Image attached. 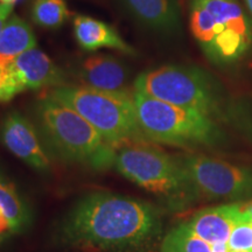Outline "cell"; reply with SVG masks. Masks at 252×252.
<instances>
[{"label":"cell","mask_w":252,"mask_h":252,"mask_svg":"<svg viewBox=\"0 0 252 252\" xmlns=\"http://www.w3.org/2000/svg\"><path fill=\"white\" fill-rule=\"evenodd\" d=\"M160 215L145 201L112 193L83 197L62 223L63 242L106 252H132L159 235Z\"/></svg>","instance_id":"cell-1"},{"label":"cell","mask_w":252,"mask_h":252,"mask_svg":"<svg viewBox=\"0 0 252 252\" xmlns=\"http://www.w3.org/2000/svg\"><path fill=\"white\" fill-rule=\"evenodd\" d=\"M111 166L127 180L159 196L173 210L186 209L197 197L179 159L151 141L118 147Z\"/></svg>","instance_id":"cell-2"},{"label":"cell","mask_w":252,"mask_h":252,"mask_svg":"<svg viewBox=\"0 0 252 252\" xmlns=\"http://www.w3.org/2000/svg\"><path fill=\"white\" fill-rule=\"evenodd\" d=\"M189 27L210 62L231 64L252 47V24L237 0H190Z\"/></svg>","instance_id":"cell-3"},{"label":"cell","mask_w":252,"mask_h":252,"mask_svg":"<svg viewBox=\"0 0 252 252\" xmlns=\"http://www.w3.org/2000/svg\"><path fill=\"white\" fill-rule=\"evenodd\" d=\"M46 96L75 110L116 150L126 144L147 141L138 124L132 93L65 84Z\"/></svg>","instance_id":"cell-4"},{"label":"cell","mask_w":252,"mask_h":252,"mask_svg":"<svg viewBox=\"0 0 252 252\" xmlns=\"http://www.w3.org/2000/svg\"><path fill=\"white\" fill-rule=\"evenodd\" d=\"M35 117L46 144L62 159L94 168L112 165L115 147L75 110L45 96L36 104Z\"/></svg>","instance_id":"cell-5"},{"label":"cell","mask_w":252,"mask_h":252,"mask_svg":"<svg viewBox=\"0 0 252 252\" xmlns=\"http://www.w3.org/2000/svg\"><path fill=\"white\" fill-rule=\"evenodd\" d=\"M138 124L151 143L180 147L212 146L220 139L213 118L132 91Z\"/></svg>","instance_id":"cell-6"},{"label":"cell","mask_w":252,"mask_h":252,"mask_svg":"<svg viewBox=\"0 0 252 252\" xmlns=\"http://www.w3.org/2000/svg\"><path fill=\"white\" fill-rule=\"evenodd\" d=\"M133 90L213 118L220 113V94L209 75L189 65L167 64L135 78Z\"/></svg>","instance_id":"cell-7"},{"label":"cell","mask_w":252,"mask_h":252,"mask_svg":"<svg viewBox=\"0 0 252 252\" xmlns=\"http://www.w3.org/2000/svg\"><path fill=\"white\" fill-rule=\"evenodd\" d=\"M197 196L207 200H243L252 195V171L204 154L179 158Z\"/></svg>","instance_id":"cell-8"},{"label":"cell","mask_w":252,"mask_h":252,"mask_svg":"<svg viewBox=\"0 0 252 252\" xmlns=\"http://www.w3.org/2000/svg\"><path fill=\"white\" fill-rule=\"evenodd\" d=\"M0 141L9 152L37 171L50 167L49 158L40 143L36 127L18 111L6 115L0 125Z\"/></svg>","instance_id":"cell-9"},{"label":"cell","mask_w":252,"mask_h":252,"mask_svg":"<svg viewBox=\"0 0 252 252\" xmlns=\"http://www.w3.org/2000/svg\"><path fill=\"white\" fill-rule=\"evenodd\" d=\"M23 91L65 86V74L39 48H32L14 60L7 68Z\"/></svg>","instance_id":"cell-10"},{"label":"cell","mask_w":252,"mask_h":252,"mask_svg":"<svg viewBox=\"0 0 252 252\" xmlns=\"http://www.w3.org/2000/svg\"><path fill=\"white\" fill-rule=\"evenodd\" d=\"M130 75V68L124 61L109 54L88 56L80 63L77 70L82 86L113 93L127 91Z\"/></svg>","instance_id":"cell-11"},{"label":"cell","mask_w":252,"mask_h":252,"mask_svg":"<svg viewBox=\"0 0 252 252\" xmlns=\"http://www.w3.org/2000/svg\"><path fill=\"white\" fill-rule=\"evenodd\" d=\"M245 212V203L223 204L200 210L187 225L209 244L228 243L231 231Z\"/></svg>","instance_id":"cell-12"},{"label":"cell","mask_w":252,"mask_h":252,"mask_svg":"<svg viewBox=\"0 0 252 252\" xmlns=\"http://www.w3.org/2000/svg\"><path fill=\"white\" fill-rule=\"evenodd\" d=\"M140 24L159 33H175L180 28L178 0H121Z\"/></svg>","instance_id":"cell-13"},{"label":"cell","mask_w":252,"mask_h":252,"mask_svg":"<svg viewBox=\"0 0 252 252\" xmlns=\"http://www.w3.org/2000/svg\"><path fill=\"white\" fill-rule=\"evenodd\" d=\"M74 34L81 48L87 52L110 48L124 53L126 55H135V50L127 42H125L115 28L88 15L75 17Z\"/></svg>","instance_id":"cell-14"},{"label":"cell","mask_w":252,"mask_h":252,"mask_svg":"<svg viewBox=\"0 0 252 252\" xmlns=\"http://www.w3.org/2000/svg\"><path fill=\"white\" fill-rule=\"evenodd\" d=\"M35 47L32 27L19 15H11L0 33V69L6 70L15 59Z\"/></svg>","instance_id":"cell-15"},{"label":"cell","mask_w":252,"mask_h":252,"mask_svg":"<svg viewBox=\"0 0 252 252\" xmlns=\"http://www.w3.org/2000/svg\"><path fill=\"white\" fill-rule=\"evenodd\" d=\"M0 208L8 220L12 234L20 232L31 223L30 210L17 189L0 178Z\"/></svg>","instance_id":"cell-16"},{"label":"cell","mask_w":252,"mask_h":252,"mask_svg":"<svg viewBox=\"0 0 252 252\" xmlns=\"http://www.w3.org/2000/svg\"><path fill=\"white\" fill-rule=\"evenodd\" d=\"M160 252H213V248L185 222L165 236Z\"/></svg>","instance_id":"cell-17"},{"label":"cell","mask_w":252,"mask_h":252,"mask_svg":"<svg viewBox=\"0 0 252 252\" xmlns=\"http://www.w3.org/2000/svg\"><path fill=\"white\" fill-rule=\"evenodd\" d=\"M69 17L70 13L64 0H35L32 7V19L42 28L61 27Z\"/></svg>","instance_id":"cell-18"},{"label":"cell","mask_w":252,"mask_h":252,"mask_svg":"<svg viewBox=\"0 0 252 252\" xmlns=\"http://www.w3.org/2000/svg\"><path fill=\"white\" fill-rule=\"evenodd\" d=\"M228 248L230 252H252V216L245 207L244 215L231 231Z\"/></svg>","instance_id":"cell-19"},{"label":"cell","mask_w":252,"mask_h":252,"mask_svg":"<svg viewBox=\"0 0 252 252\" xmlns=\"http://www.w3.org/2000/svg\"><path fill=\"white\" fill-rule=\"evenodd\" d=\"M21 93H23V89L12 76L8 69L6 70L0 69V103L8 102Z\"/></svg>","instance_id":"cell-20"},{"label":"cell","mask_w":252,"mask_h":252,"mask_svg":"<svg viewBox=\"0 0 252 252\" xmlns=\"http://www.w3.org/2000/svg\"><path fill=\"white\" fill-rule=\"evenodd\" d=\"M13 12V5L0 2V33Z\"/></svg>","instance_id":"cell-21"},{"label":"cell","mask_w":252,"mask_h":252,"mask_svg":"<svg viewBox=\"0 0 252 252\" xmlns=\"http://www.w3.org/2000/svg\"><path fill=\"white\" fill-rule=\"evenodd\" d=\"M0 234L1 235H7V234H12L11 231V226H9V222L8 220L6 219L4 212L0 208Z\"/></svg>","instance_id":"cell-22"},{"label":"cell","mask_w":252,"mask_h":252,"mask_svg":"<svg viewBox=\"0 0 252 252\" xmlns=\"http://www.w3.org/2000/svg\"><path fill=\"white\" fill-rule=\"evenodd\" d=\"M244 2H245V5H247L249 12H250L252 15V0H244Z\"/></svg>","instance_id":"cell-23"},{"label":"cell","mask_w":252,"mask_h":252,"mask_svg":"<svg viewBox=\"0 0 252 252\" xmlns=\"http://www.w3.org/2000/svg\"><path fill=\"white\" fill-rule=\"evenodd\" d=\"M245 207H247V210L249 212V214H250V215L252 216V201H251V202L245 203Z\"/></svg>","instance_id":"cell-24"},{"label":"cell","mask_w":252,"mask_h":252,"mask_svg":"<svg viewBox=\"0 0 252 252\" xmlns=\"http://www.w3.org/2000/svg\"><path fill=\"white\" fill-rule=\"evenodd\" d=\"M17 0H0V2H5V4H12L13 5Z\"/></svg>","instance_id":"cell-25"},{"label":"cell","mask_w":252,"mask_h":252,"mask_svg":"<svg viewBox=\"0 0 252 252\" xmlns=\"http://www.w3.org/2000/svg\"><path fill=\"white\" fill-rule=\"evenodd\" d=\"M5 237H6V235H1V234H0V245H1L2 242L5 241Z\"/></svg>","instance_id":"cell-26"},{"label":"cell","mask_w":252,"mask_h":252,"mask_svg":"<svg viewBox=\"0 0 252 252\" xmlns=\"http://www.w3.org/2000/svg\"><path fill=\"white\" fill-rule=\"evenodd\" d=\"M239 252H249V251H239Z\"/></svg>","instance_id":"cell-27"}]
</instances>
